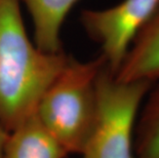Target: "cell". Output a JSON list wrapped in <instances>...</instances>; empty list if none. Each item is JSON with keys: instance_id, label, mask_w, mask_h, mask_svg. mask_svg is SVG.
<instances>
[{"instance_id": "2", "label": "cell", "mask_w": 159, "mask_h": 158, "mask_svg": "<svg viewBox=\"0 0 159 158\" xmlns=\"http://www.w3.org/2000/svg\"><path fill=\"white\" fill-rule=\"evenodd\" d=\"M106 61L68 60L45 89L35 115L67 153L80 154L97 120V79Z\"/></svg>"}, {"instance_id": "7", "label": "cell", "mask_w": 159, "mask_h": 158, "mask_svg": "<svg viewBox=\"0 0 159 158\" xmlns=\"http://www.w3.org/2000/svg\"><path fill=\"white\" fill-rule=\"evenodd\" d=\"M79 0H20L33 23L35 44L46 52H62L61 31L67 16Z\"/></svg>"}, {"instance_id": "5", "label": "cell", "mask_w": 159, "mask_h": 158, "mask_svg": "<svg viewBox=\"0 0 159 158\" xmlns=\"http://www.w3.org/2000/svg\"><path fill=\"white\" fill-rule=\"evenodd\" d=\"M114 75L120 81L159 80V6L131 42Z\"/></svg>"}, {"instance_id": "9", "label": "cell", "mask_w": 159, "mask_h": 158, "mask_svg": "<svg viewBox=\"0 0 159 158\" xmlns=\"http://www.w3.org/2000/svg\"><path fill=\"white\" fill-rule=\"evenodd\" d=\"M8 133H9L8 130L0 123V158H3L5 144H6V141H7V138H8Z\"/></svg>"}, {"instance_id": "1", "label": "cell", "mask_w": 159, "mask_h": 158, "mask_svg": "<svg viewBox=\"0 0 159 158\" xmlns=\"http://www.w3.org/2000/svg\"><path fill=\"white\" fill-rule=\"evenodd\" d=\"M68 60L29 37L20 0H0V123L11 132L35 113L45 89Z\"/></svg>"}, {"instance_id": "3", "label": "cell", "mask_w": 159, "mask_h": 158, "mask_svg": "<svg viewBox=\"0 0 159 158\" xmlns=\"http://www.w3.org/2000/svg\"><path fill=\"white\" fill-rule=\"evenodd\" d=\"M153 82L120 81L107 65L97 79L98 113L81 158H134L139 111Z\"/></svg>"}, {"instance_id": "8", "label": "cell", "mask_w": 159, "mask_h": 158, "mask_svg": "<svg viewBox=\"0 0 159 158\" xmlns=\"http://www.w3.org/2000/svg\"><path fill=\"white\" fill-rule=\"evenodd\" d=\"M134 158H159V80L153 82L139 111Z\"/></svg>"}, {"instance_id": "4", "label": "cell", "mask_w": 159, "mask_h": 158, "mask_svg": "<svg viewBox=\"0 0 159 158\" xmlns=\"http://www.w3.org/2000/svg\"><path fill=\"white\" fill-rule=\"evenodd\" d=\"M158 6L159 0H121L109 7L81 11V26L99 45L111 72L116 73L131 42Z\"/></svg>"}, {"instance_id": "6", "label": "cell", "mask_w": 159, "mask_h": 158, "mask_svg": "<svg viewBox=\"0 0 159 158\" xmlns=\"http://www.w3.org/2000/svg\"><path fill=\"white\" fill-rule=\"evenodd\" d=\"M68 153L35 113L8 133L3 158H66Z\"/></svg>"}]
</instances>
